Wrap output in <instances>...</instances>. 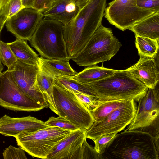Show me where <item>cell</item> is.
<instances>
[{"label":"cell","instance_id":"cell-1","mask_svg":"<svg viewBox=\"0 0 159 159\" xmlns=\"http://www.w3.org/2000/svg\"><path fill=\"white\" fill-rule=\"evenodd\" d=\"M107 0H90L76 17L64 26L68 57L71 59L85 47L101 25Z\"/></svg>","mask_w":159,"mask_h":159},{"label":"cell","instance_id":"cell-2","mask_svg":"<svg viewBox=\"0 0 159 159\" xmlns=\"http://www.w3.org/2000/svg\"><path fill=\"white\" fill-rule=\"evenodd\" d=\"M158 159L154 138L138 130L116 134L107 144L100 159Z\"/></svg>","mask_w":159,"mask_h":159},{"label":"cell","instance_id":"cell-3","mask_svg":"<svg viewBox=\"0 0 159 159\" xmlns=\"http://www.w3.org/2000/svg\"><path fill=\"white\" fill-rule=\"evenodd\" d=\"M99 102L117 100L139 102L149 88L131 75L127 69L116 71L111 75L88 84Z\"/></svg>","mask_w":159,"mask_h":159},{"label":"cell","instance_id":"cell-4","mask_svg":"<svg viewBox=\"0 0 159 159\" xmlns=\"http://www.w3.org/2000/svg\"><path fill=\"white\" fill-rule=\"evenodd\" d=\"M121 46L112 29L101 24L83 49L71 59L80 66H90L109 61Z\"/></svg>","mask_w":159,"mask_h":159},{"label":"cell","instance_id":"cell-5","mask_svg":"<svg viewBox=\"0 0 159 159\" xmlns=\"http://www.w3.org/2000/svg\"><path fill=\"white\" fill-rule=\"evenodd\" d=\"M64 25L45 18L40 21L30 42L41 57L51 59L68 58L64 38Z\"/></svg>","mask_w":159,"mask_h":159},{"label":"cell","instance_id":"cell-6","mask_svg":"<svg viewBox=\"0 0 159 159\" xmlns=\"http://www.w3.org/2000/svg\"><path fill=\"white\" fill-rule=\"evenodd\" d=\"M72 131L48 126L34 132L16 137L17 145L33 157L47 159L52 149Z\"/></svg>","mask_w":159,"mask_h":159},{"label":"cell","instance_id":"cell-7","mask_svg":"<svg viewBox=\"0 0 159 159\" xmlns=\"http://www.w3.org/2000/svg\"><path fill=\"white\" fill-rule=\"evenodd\" d=\"M53 95L59 116L66 119L79 129L87 130L94 122L91 112L72 92L54 84Z\"/></svg>","mask_w":159,"mask_h":159},{"label":"cell","instance_id":"cell-8","mask_svg":"<svg viewBox=\"0 0 159 159\" xmlns=\"http://www.w3.org/2000/svg\"><path fill=\"white\" fill-rule=\"evenodd\" d=\"M0 105L15 111L35 112L46 108L24 92L14 81L11 72L7 70L0 72Z\"/></svg>","mask_w":159,"mask_h":159},{"label":"cell","instance_id":"cell-9","mask_svg":"<svg viewBox=\"0 0 159 159\" xmlns=\"http://www.w3.org/2000/svg\"><path fill=\"white\" fill-rule=\"evenodd\" d=\"M155 13L138 7L136 0H113L106 7L104 16L110 24L124 31Z\"/></svg>","mask_w":159,"mask_h":159},{"label":"cell","instance_id":"cell-10","mask_svg":"<svg viewBox=\"0 0 159 159\" xmlns=\"http://www.w3.org/2000/svg\"><path fill=\"white\" fill-rule=\"evenodd\" d=\"M137 107L134 100H128L102 121L94 122L86 131V137L93 141L107 134L118 133L123 130L132 122Z\"/></svg>","mask_w":159,"mask_h":159},{"label":"cell","instance_id":"cell-11","mask_svg":"<svg viewBox=\"0 0 159 159\" xmlns=\"http://www.w3.org/2000/svg\"><path fill=\"white\" fill-rule=\"evenodd\" d=\"M138 102L135 116L126 130L143 132L155 138L159 134V102L153 89L149 88Z\"/></svg>","mask_w":159,"mask_h":159},{"label":"cell","instance_id":"cell-12","mask_svg":"<svg viewBox=\"0 0 159 159\" xmlns=\"http://www.w3.org/2000/svg\"><path fill=\"white\" fill-rule=\"evenodd\" d=\"M43 12L32 7H24L7 20V30L17 39L29 41L43 19Z\"/></svg>","mask_w":159,"mask_h":159},{"label":"cell","instance_id":"cell-13","mask_svg":"<svg viewBox=\"0 0 159 159\" xmlns=\"http://www.w3.org/2000/svg\"><path fill=\"white\" fill-rule=\"evenodd\" d=\"M14 69L11 71L13 80L19 88L39 103L48 107L43 93L39 86L37 79L39 67L23 63L18 60Z\"/></svg>","mask_w":159,"mask_h":159},{"label":"cell","instance_id":"cell-14","mask_svg":"<svg viewBox=\"0 0 159 159\" xmlns=\"http://www.w3.org/2000/svg\"><path fill=\"white\" fill-rule=\"evenodd\" d=\"M48 126L45 122L30 115L14 118L5 114L0 119V133L6 136L16 138L20 134L32 133Z\"/></svg>","mask_w":159,"mask_h":159},{"label":"cell","instance_id":"cell-15","mask_svg":"<svg viewBox=\"0 0 159 159\" xmlns=\"http://www.w3.org/2000/svg\"><path fill=\"white\" fill-rule=\"evenodd\" d=\"M86 130L78 129L69 134L53 148L47 159H81V148Z\"/></svg>","mask_w":159,"mask_h":159},{"label":"cell","instance_id":"cell-16","mask_svg":"<svg viewBox=\"0 0 159 159\" xmlns=\"http://www.w3.org/2000/svg\"><path fill=\"white\" fill-rule=\"evenodd\" d=\"M126 69L149 88L153 89L159 81V72L153 58L140 56L138 62Z\"/></svg>","mask_w":159,"mask_h":159},{"label":"cell","instance_id":"cell-17","mask_svg":"<svg viewBox=\"0 0 159 159\" xmlns=\"http://www.w3.org/2000/svg\"><path fill=\"white\" fill-rule=\"evenodd\" d=\"M78 0H56L51 7L43 12L44 18L60 22L64 25L69 23L80 11Z\"/></svg>","mask_w":159,"mask_h":159},{"label":"cell","instance_id":"cell-18","mask_svg":"<svg viewBox=\"0 0 159 159\" xmlns=\"http://www.w3.org/2000/svg\"><path fill=\"white\" fill-rule=\"evenodd\" d=\"M68 58L64 59H47L40 57V66L43 70L54 78L57 77H72L77 73L70 66Z\"/></svg>","mask_w":159,"mask_h":159},{"label":"cell","instance_id":"cell-19","mask_svg":"<svg viewBox=\"0 0 159 159\" xmlns=\"http://www.w3.org/2000/svg\"><path fill=\"white\" fill-rule=\"evenodd\" d=\"M7 43L17 60L39 67L40 57L29 46L25 40L16 38L15 41Z\"/></svg>","mask_w":159,"mask_h":159},{"label":"cell","instance_id":"cell-20","mask_svg":"<svg viewBox=\"0 0 159 159\" xmlns=\"http://www.w3.org/2000/svg\"><path fill=\"white\" fill-rule=\"evenodd\" d=\"M129 29L135 35L157 39L159 38V12L137 22Z\"/></svg>","mask_w":159,"mask_h":159},{"label":"cell","instance_id":"cell-21","mask_svg":"<svg viewBox=\"0 0 159 159\" xmlns=\"http://www.w3.org/2000/svg\"><path fill=\"white\" fill-rule=\"evenodd\" d=\"M54 78L43 70L40 66L37 76L39 86L45 97L48 107L52 112L58 115L53 95Z\"/></svg>","mask_w":159,"mask_h":159},{"label":"cell","instance_id":"cell-22","mask_svg":"<svg viewBox=\"0 0 159 159\" xmlns=\"http://www.w3.org/2000/svg\"><path fill=\"white\" fill-rule=\"evenodd\" d=\"M116 70L103 66H89L72 77L77 80L84 84H88L107 78L113 74Z\"/></svg>","mask_w":159,"mask_h":159},{"label":"cell","instance_id":"cell-23","mask_svg":"<svg viewBox=\"0 0 159 159\" xmlns=\"http://www.w3.org/2000/svg\"><path fill=\"white\" fill-rule=\"evenodd\" d=\"M55 84L73 93L79 92L96 97L92 88L88 84L82 83L73 77L69 76L57 77L54 78Z\"/></svg>","mask_w":159,"mask_h":159},{"label":"cell","instance_id":"cell-24","mask_svg":"<svg viewBox=\"0 0 159 159\" xmlns=\"http://www.w3.org/2000/svg\"><path fill=\"white\" fill-rule=\"evenodd\" d=\"M128 100H117L99 103L90 111L94 122L98 123L103 120L115 110L123 105Z\"/></svg>","mask_w":159,"mask_h":159},{"label":"cell","instance_id":"cell-25","mask_svg":"<svg viewBox=\"0 0 159 159\" xmlns=\"http://www.w3.org/2000/svg\"><path fill=\"white\" fill-rule=\"evenodd\" d=\"M135 45L139 56L153 58L159 49L157 39L135 35Z\"/></svg>","mask_w":159,"mask_h":159},{"label":"cell","instance_id":"cell-26","mask_svg":"<svg viewBox=\"0 0 159 159\" xmlns=\"http://www.w3.org/2000/svg\"><path fill=\"white\" fill-rule=\"evenodd\" d=\"M23 8L21 0H8L0 8V32L7 20Z\"/></svg>","mask_w":159,"mask_h":159},{"label":"cell","instance_id":"cell-27","mask_svg":"<svg viewBox=\"0 0 159 159\" xmlns=\"http://www.w3.org/2000/svg\"><path fill=\"white\" fill-rule=\"evenodd\" d=\"M0 62L7 67V70H12L18 62V60L13 52L6 43L0 41Z\"/></svg>","mask_w":159,"mask_h":159},{"label":"cell","instance_id":"cell-28","mask_svg":"<svg viewBox=\"0 0 159 159\" xmlns=\"http://www.w3.org/2000/svg\"><path fill=\"white\" fill-rule=\"evenodd\" d=\"M45 122L48 126L58 127L72 131L79 129L70 121L60 116L57 117H49L48 119Z\"/></svg>","mask_w":159,"mask_h":159},{"label":"cell","instance_id":"cell-29","mask_svg":"<svg viewBox=\"0 0 159 159\" xmlns=\"http://www.w3.org/2000/svg\"><path fill=\"white\" fill-rule=\"evenodd\" d=\"M25 152L20 147L16 148L11 145L3 150L2 155L4 159H27Z\"/></svg>","mask_w":159,"mask_h":159},{"label":"cell","instance_id":"cell-30","mask_svg":"<svg viewBox=\"0 0 159 159\" xmlns=\"http://www.w3.org/2000/svg\"><path fill=\"white\" fill-rule=\"evenodd\" d=\"M85 138L81 148V159H100V155L94 147L89 144Z\"/></svg>","mask_w":159,"mask_h":159},{"label":"cell","instance_id":"cell-31","mask_svg":"<svg viewBox=\"0 0 159 159\" xmlns=\"http://www.w3.org/2000/svg\"><path fill=\"white\" fill-rule=\"evenodd\" d=\"M116 134L114 133L103 135L93 141L95 144L94 147L100 155L102 153L107 144Z\"/></svg>","mask_w":159,"mask_h":159},{"label":"cell","instance_id":"cell-32","mask_svg":"<svg viewBox=\"0 0 159 159\" xmlns=\"http://www.w3.org/2000/svg\"><path fill=\"white\" fill-rule=\"evenodd\" d=\"M73 93L78 100L90 111L98 104V101L96 97L79 92Z\"/></svg>","mask_w":159,"mask_h":159},{"label":"cell","instance_id":"cell-33","mask_svg":"<svg viewBox=\"0 0 159 159\" xmlns=\"http://www.w3.org/2000/svg\"><path fill=\"white\" fill-rule=\"evenodd\" d=\"M136 4L141 8L159 12V0H136Z\"/></svg>","mask_w":159,"mask_h":159},{"label":"cell","instance_id":"cell-34","mask_svg":"<svg viewBox=\"0 0 159 159\" xmlns=\"http://www.w3.org/2000/svg\"><path fill=\"white\" fill-rule=\"evenodd\" d=\"M56 0H35L33 8L43 12L48 10Z\"/></svg>","mask_w":159,"mask_h":159},{"label":"cell","instance_id":"cell-35","mask_svg":"<svg viewBox=\"0 0 159 159\" xmlns=\"http://www.w3.org/2000/svg\"><path fill=\"white\" fill-rule=\"evenodd\" d=\"M157 69L159 72V49L156 55L153 57ZM155 98L159 102V81L153 89Z\"/></svg>","mask_w":159,"mask_h":159},{"label":"cell","instance_id":"cell-36","mask_svg":"<svg viewBox=\"0 0 159 159\" xmlns=\"http://www.w3.org/2000/svg\"><path fill=\"white\" fill-rule=\"evenodd\" d=\"M24 7L33 8L35 0H21Z\"/></svg>","mask_w":159,"mask_h":159},{"label":"cell","instance_id":"cell-37","mask_svg":"<svg viewBox=\"0 0 159 159\" xmlns=\"http://www.w3.org/2000/svg\"><path fill=\"white\" fill-rule=\"evenodd\" d=\"M154 142L157 153L158 159H159V134L154 138Z\"/></svg>","mask_w":159,"mask_h":159},{"label":"cell","instance_id":"cell-38","mask_svg":"<svg viewBox=\"0 0 159 159\" xmlns=\"http://www.w3.org/2000/svg\"><path fill=\"white\" fill-rule=\"evenodd\" d=\"M90 0H78L77 3L80 10L84 7Z\"/></svg>","mask_w":159,"mask_h":159},{"label":"cell","instance_id":"cell-39","mask_svg":"<svg viewBox=\"0 0 159 159\" xmlns=\"http://www.w3.org/2000/svg\"><path fill=\"white\" fill-rule=\"evenodd\" d=\"M8 0H0V8L3 6Z\"/></svg>","mask_w":159,"mask_h":159},{"label":"cell","instance_id":"cell-40","mask_svg":"<svg viewBox=\"0 0 159 159\" xmlns=\"http://www.w3.org/2000/svg\"><path fill=\"white\" fill-rule=\"evenodd\" d=\"M0 72H1L2 70H3V66L2 65L1 62H0Z\"/></svg>","mask_w":159,"mask_h":159},{"label":"cell","instance_id":"cell-41","mask_svg":"<svg viewBox=\"0 0 159 159\" xmlns=\"http://www.w3.org/2000/svg\"><path fill=\"white\" fill-rule=\"evenodd\" d=\"M157 41H158V44H159V38L158 39H157Z\"/></svg>","mask_w":159,"mask_h":159}]
</instances>
